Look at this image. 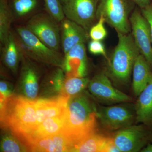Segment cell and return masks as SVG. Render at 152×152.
Returning a JSON list of instances; mask_svg holds the SVG:
<instances>
[{
    "label": "cell",
    "instance_id": "5bb4252c",
    "mask_svg": "<svg viewBox=\"0 0 152 152\" xmlns=\"http://www.w3.org/2000/svg\"><path fill=\"white\" fill-rule=\"evenodd\" d=\"M70 99L61 95L52 99L35 100L37 127L47 119L64 114Z\"/></svg>",
    "mask_w": 152,
    "mask_h": 152
},
{
    "label": "cell",
    "instance_id": "44dd1931",
    "mask_svg": "<svg viewBox=\"0 0 152 152\" xmlns=\"http://www.w3.org/2000/svg\"><path fill=\"white\" fill-rule=\"evenodd\" d=\"M111 139L112 137H105L96 132L78 144L72 152H106Z\"/></svg>",
    "mask_w": 152,
    "mask_h": 152
},
{
    "label": "cell",
    "instance_id": "7a4b0ae2",
    "mask_svg": "<svg viewBox=\"0 0 152 152\" xmlns=\"http://www.w3.org/2000/svg\"><path fill=\"white\" fill-rule=\"evenodd\" d=\"M1 120L2 127L23 141L37 127L35 100L12 95L1 105Z\"/></svg>",
    "mask_w": 152,
    "mask_h": 152
},
{
    "label": "cell",
    "instance_id": "9a60e30c",
    "mask_svg": "<svg viewBox=\"0 0 152 152\" xmlns=\"http://www.w3.org/2000/svg\"><path fill=\"white\" fill-rule=\"evenodd\" d=\"M32 152H72V145L70 140L62 133L36 139L26 146Z\"/></svg>",
    "mask_w": 152,
    "mask_h": 152
},
{
    "label": "cell",
    "instance_id": "7c38bea8",
    "mask_svg": "<svg viewBox=\"0 0 152 152\" xmlns=\"http://www.w3.org/2000/svg\"><path fill=\"white\" fill-rule=\"evenodd\" d=\"M61 68L66 78L86 77L88 64L85 43L78 44L64 55Z\"/></svg>",
    "mask_w": 152,
    "mask_h": 152
},
{
    "label": "cell",
    "instance_id": "e0dca14e",
    "mask_svg": "<svg viewBox=\"0 0 152 152\" xmlns=\"http://www.w3.org/2000/svg\"><path fill=\"white\" fill-rule=\"evenodd\" d=\"M132 74L133 91L134 94L138 97L152 80L151 67L141 54L136 59Z\"/></svg>",
    "mask_w": 152,
    "mask_h": 152
},
{
    "label": "cell",
    "instance_id": "1f68e13d",
    "mask_svg": "<svg viewBox=\"0 0 152 152\" xmlns=\"http://www.w3.org/2000/svg\"><path fill=\"white\" fill-rule=\"evenodd\" d=\"M141 152H152V144L148 143L141 151Z\"/></svg>",
    "mask_w": 152,
    "mask_h": 152
},
{
    "label": "cell",
    "instance_id": "4fadbf2b",
    "mask_svg": "<svg viewBox=\"0 0 152 152\" xmlns=\"http://www.w3.org/2000/svg\"><path fill=\"white\" fill-rule=\"evenodd\" d=\"M61 45L64 54L78 44L85 43L89 33L75 22L65 18L61 22Z\"/></svg>",
    "mask_w": 152,
    "mask_h": 152
},
{
    "label": "cell",
    "instance_id": "ba28073f",
    "mask_svg": "<svg viewBox=\"0 0 152 152\" xmlns=\"http://www.w3.org/2000/svg\"><path fill=\"white\" fill-rule=\"evenodd\" d=\"M151 135L148 126L140 124L117 131L112 137L121 152H138L148 143Z\"/></svg>",
    "mask_w": 152,
    "mask_h": 152
},
{
    "label": "cell",
    "instance_id": "836d02e7",
    "mask_svg": "<svg viewBox=\"0 0 152 152\" xmlns=\"http://www.w3.org/2000/svg\"><path fill=\"white\" fill-rule=\"evenodd\" d=\"M150 141L152 142V134L151 135V137H150Z\"/></svg>",
    "mask_w": 152,
    "mask_h": 152
},
{
    "label": "cell",
    "instance_id": "603a6c76",
    "mask_svg": "<svg viewBox=\"0 0 152 152\" xmlns=\"http://www.w3.org/2000/svg\"><path fill=\"white\" fill-rule=\"evenodd\" d=\"M90 80L88 78L66 77L61 95L71 98L80 94L88 86Z\"/></svg>",
    "mask_w": 152,
    "mask_h": 152
},
{
    "label": "cell",
    "instance_id": "ffe728a7",
    "mask_svg": "<svg viewBox=\"0 0 152 152\" xmlns=\"http://www.w3.org/2000/svg\"><path fill=\"white\" fill-rule=\"evenodd\" d=\"M2 56L3 62L14 73H16L22 53L19 47L16 36L11 31L8 39L2 46Z\"/></svg>",
    "mask_w": 152,
    "mask_h": 152
},
{
    "label": "cell",
    "instance_id": "d4e9b609",
    "mask_svg": "<svg viewBox=\"0 0 152 152\" xmlns=\"http://www.w3.org/2000/svg\"><path fill=\"white\" fill-rule=\"evenodd\" d=\"M27 151L28 149L26 146L11 134L5 133L3 135L1 143V152H20Z\"/></svg>",
    "mask_w": 152,
    "mask_h": 152
},
{
    "label": "cell",
    "instance_id": "2e32d148",
    "mask_svg": "<svg viewBox=\"0 0 152 152\" xmlns=\"http://www.w3.org/2000/svg\"><path fill=\"white\" fill-rule=\"evenodd\" d=\"M29 58L22 53L21 85L24 97L29 99L34 100L37 96L39 89V76L35 67Z\"/></svg>",
    "mask_w": 152,
    "mask_h": 152
},
{
    "label": "cell",
    "instance_id": "30bf717a",
    "mask_svg": "<svg viewBox=\"0 0 152 152\" xmlns=\"http://www.w3.org/2000/svg\"><path fill=\"white\" fill-rule=\"evenodd\" d=\"M89 91L99 102L106 104L132 102V98L116 88L106 74L100 73L90 81Z\"/></svg>",
    "mask_w": 152,
    "mask_h": 152
},
{
    "label": "cell",
    "instance_id": "277c9868",
    "mask_svg": "<svg viewBox=\"0 0 152 152\" xmlns=\"http://www.w3.org/2000/svg\"><path fill=\"white\" fill-rule=\"evenodd\" d=\"M18 44L22 53L29 58L38 61L61 67L62 65V55L47 46L26 26L16 28Z\"/></svg>",
    "mask_w": 152,
    "mask_h": 152
},
{
    "label": "cell",
    "instance_id": "8992f818",
    "mask_svg": "<svg viewBox=\"0 0 152 152\" xmlns=\"http://www.w3.org/2000/svg\"><path fill=\"white\" fill-rule=\"evenodd\" d=\"M45 45L59 52L61 35L57 22L48 13H39L33 16L26 26Z\"/></svg>",
    "mask_w": 152,
    "mask_h": 152
},
{
    "label": "cell",
    "instance_id": "f546056e",
    "mask_svg": "<svg viewBox=\"0 0 152 152\" xmlns=\"http://www.w3.org/2000/svg\"><path fill=\"white\" fill-rule=\"evenodd\" d=\"M141 13L149 24L152 42V2L144 8L141 9Z\"/></svg>",
    "mask_w": 152,
    "mask_h": 152
},
{
    "label": "cell",
    "instance_id": "cb8c5ba5",
    "mask_svg": "<svg viewBox=\"0 0 152 152\" xmlns=\"http://www.w3.org/2000/svg\"><path fill=\"white\" fill-rule=\"evenodd\" d=\"M37 4V0H12L10 7L14 16L22 17L31 12Z\"/></svg>",
    "mask_w": 152,
    "mask_h": 152
},
{
    "label": "cell",
    "instance_id": "52a82bcc",
    "mask_svg": "<svg viewBox=\"0 0 152 152\" xmlns=\"http://www.w3.org/2000/svg\"><path fill=\"white\" fill-rule=\"evenodd\" d=\"M98 119L106 130L117 132L132 125L136 120L135 108L126 104L103 106L97 109Z\"/></svg>",
    "mask_w": 152,
    "mask_h": 152
},
{
    "label": "cell",
    "instance_id": "5b68a950",
    "mask_svg": "<svg viewBox=\"0 0 152 152\" xmlns=\"http://www.w3.org/2000/svg\"><path fill=\"white\" fill-rule=\"evenodd\" d=\"M135 4L131 0H99L97 19L102 17L117 33L131 32L129 15Z\"/></svg>",
    "mask_w": 152,
    "mask_h": 152
},
{
    "label": "cell",
    "instance_id": "d6986e66",
    "mask_svg": "<svg viewBox=\"0 0 152 152\" xmlns=\"http://www.w3.org/2000/svg\"><path fill=\"white\" fill-rule=\"evenodd\" d=\"M137 123L152 125V80L138 96L134 105Z\"/></svg>",
    "mask_w": 152,
    "mask_h": 152
},
{
    "label": "cell",
    "instance_id": "6da1fadb",
    "mask_svg": "<svg viewBox=\"0 0 152 152\" xmlns=\"http://www.w3.org/2000/svg\"><path fill=\"white\" fill-rule=\"evenodd\" d=\"M97 109L86 95L80 94L69 100L62 134L70 140L73 150L96 132Z\"/></svg>",
    "mask_w": 152,
    "mask_h": 152
},
{
    "label": "cell",
    "instance_id": "83f0119b",
    "mask_svg": "<svg viewBox=\"0 0 152 152\" xmlns=\"http://www.w3.org/2000/svg\"><path fill=\"white\" fill-rule=\"evenodd\" d=\"M88 48L89 51L92 54L102 55L104 57L107 61H108L109 58L106 54L105 48L101 41L92 40L89 43Z\"/></svg>",
    "mask_w": 152,
    "mask_h": 152
},
{
    "label": "cell",
    "instance_id": "4dcf8cb0",
    "mask_svg": "<svg viewBox=\"0 0 152 152\" xmlns=\"http://www.w3.org/2000/svg\"><path fill=\"white\" fill-rule=\"evenodd\" d=\"M135 4L138 6L140 9L144 8L152 2L151 0H131Z\"/></svg>",
    "mask_w": 152,
    "mask_h": 152
},
{
    "label": "cell",
    "instance_id": "4316f807",
    "mask_svg": "<svg viewBox=\"0 0 152 152\" xmlns=\"http://www.w3.org/2000/svg\"><path fill=\"white\" fill-rule=\"evenodd\" d=\"M104 20L101 17L98 19V21L93 25L89 31V36L93 40H103L107 35V30L104 26Z\"/></svg>",
    "mask_w": 152,
    "mask_h": 152
},
{
    "label": "cell",
    "instance_id": "9c48e42d",
    "mask_svg": "<svg viewBox=\"0 0 152 152\" xmlns=\"http://www.w3.org/2000/svg\"><path fill=\"white\" fill-rule=\"evenodd\" d=\"M99 0H66L62 4L65 18L81 26L88 32L97 20Z\"/></svg>",
    "mask_w": 152,
    "mask_h": 152
},
{
    "label": "cell",
    "instance_id": "8fae6325",
    "mask_svg": "<svg viewBox=\"0 0 152 152\" xmlns=\"http://www.w3.org/2000/svg\"><path fill=\"white\" fill-rule=\"evenodd\" d=\"M131 34L141 54L152 67V42L149 24L141 12L136 9L129 18Z\"/></svg>",
    "mask_w": 152,
    "mask_h": 152
},
{
    "label": "cell",
    "instance_id": "7402d4cb",
    "mask_svg": "<svg viewBox=\"0 0 152 152\" xmlns=\"http://www.w3.org/2000/svg\"><path fill=\"white\" fill-rule=\"evenodd\" d=\"M14 15L8 0H0V42L2 46L11 32V26Z\"/></svg>",
    "mask_w": 152,
    "mask_h": 152
},
{
    "label": "cell",
    "instance_id": "ac0fdd59",
    "mask_svg": "<svg viewBox=\"0 0 152 152\" xmlns=\"http://www.w3.org/2000/svg\"><path fill=\"white\" fill-rule=\"evenodd\" d=\"M65 113L58 116L49 118L45 120L22 142L23 144L26 147L28 144L34 140L61 133L64 122Z\"/></svg>",
    "mask_w": 152,
    "mask_h": 152
},
{
    "label": "cell",
    "instance_id": "d6a6232c",
    "mask_svg": "<svg viewBox=\"0 0 152 152\" xmlns=\"http://www.w3.org/2000/svg\"><path fill=\"white\" fill-rule=\"evenodd\" d=\"M60 1H61V2L62 3V4H64V3L66 0H60Z\"/></svg>",
    "mask_w": 152,
    "mask_h": 152
},
{
    "label": "cell",
    "instance_id": "484cf974",
    "mask_svg": "<svg viewBox=\"0 0 152 152\" xmlns=\"http://www.w3.org/2000/svg\"><path fill=\"white\" fill-rule=\"evenodd\" d=\"M47 13L57 23H61L65 18L63 5L60 0H44Z\"/></svg>",
    "mask_w": 152,
    "mask_h": 152
},
{
    "label": "cell",
    "instance_id": "f1b7e54d",
    "mask_svg": "<svg viewBox=\"0 0 152 152\" xmlns=\"http://www.w3.org/2000/svg\"><path fill=\"white\" fill-rule=\"evenodd\" d=\"M12 86L9 83L5 81H1L0 82L1 105L8 98L12 96Z\"/></svg>",
    "mask_w": 152,
    "mask_h": 152
},
{
    "label": "cell",
    "instance_id": "3957f363",
    "mask_svg": "<svg viewBox=\"0 0 152 152\" xmlns=\"http://www.w3.org/2000/svg\"><path fill=\"white\" fill-rule=\"evenodd\" d=\"M117 33L118 41L108 61V70L114 81L124 85L129 80L134 64L140 53L131 33Z\"/></svg>",
    "mask_w": 152,
    "mask_h": 152
}]
</instances>
